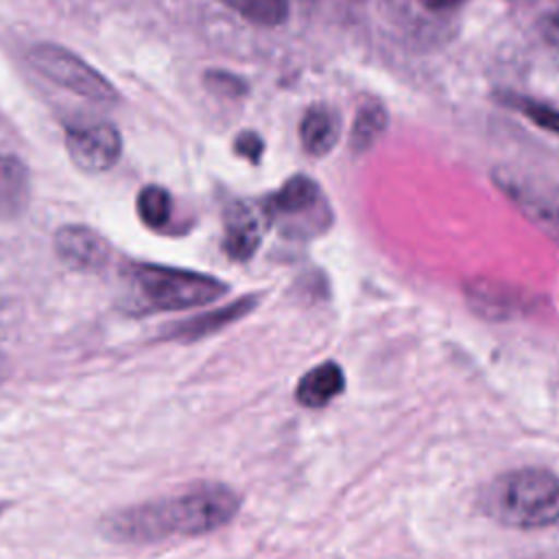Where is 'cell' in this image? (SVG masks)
Returning a JSON list of instances; mask_svg holds the SVG:
<instances>
[{"mask_svg": "<svg viewBox=\"0 0 559 559\" xmlns=\"http://www.w3.org/2000/svg\"><path fill=\"white\" fill-rule=\"evenodd\" d=\"M31 68L41 74L46 81L81 96L94 105H116L120 103L118 87L94 66H90L81 55L74 50L52 44L39 41L28 50Z\"/></svg>", "mask_w": 559, "mask_h": 559, "instance_id": "4", "label": "cell"}, {"mask_svg": "<svg viewBox=\"0 0 559 559\" xmlns=\"http://www.w3.org/2000/svg\"><path fill=\"white\" fill-rule=\"evenodd\" d=\"M338 135H341V118L330 105L314 103L304 111L299 122V142L308 155L312 157L328 155L336 146Z\"/></svg>", "mask_w": 559, "mask_h": 559, "instance_id": "11", "label": "cell"}, {"mask_svg": "<svg viewBox=\"0 0 559 559\" xmlns=\"http://www.w3.org/2000/svg\"><path fill=\"white\" fill-rule=\"evenodd\" d=\"M264 214L255 212L247 203H231L223 218V251L234 262H247L262 245Z\"/></svg>", "mask_w": 559, "mask_h": 559, "instance_id": "9", "label": "cell"}, {"mask_svg": "<svg viewBox=\"0 0 559 559\" xmlns=\"http://www.w3.org/2000/svg\"><path fill=\"white\" fill-rule=\"evenodd\" d=\"M63 142L70 162L87 175L107 173L122 155V135L116 124L105 120L68 124Z\"/></svg>", "mask_w": 559, "mask_h": 559, "instance_id": "6", "label": "cell"}, {"mask_svg": "<svg viewBox=\"0 0 559 559\" xmlns=\"http://www.w3.org/2000/svg\"><path fill=\"white\" fill-rule=\"evenodd\" d=\"M205 85L216 92V94H223V96H240L245 94L247 85L240 76L236 74H229V72H223V70H210L205 72Z\"/></svg>", "mask_w": 559, "mask_h": 559, "instance_id": "19", "label": "cell"}, {"mask_svg": "<svg viewBox=\"0 0 559 559\" xmlns=\"http://www.w3.org/2000/svg\"><path fill=\"white\" fill-rule=\"evenodd\" d=\"M518 107L537 127H544L546 131L559 135V109H555V107H550L546 103L533 100V98H520Z\"/></svg>", "mask_w": 559, "mask_h": 559, "instance_id": "17", "label": "cell"}, {"mask_svg": "<svg viewBox=\"0 0 559 559\" xmlns=\"http://www.w3.org/2000/svg\"><path fill=\"white\" fill-rule=\"evenodd\" d=\"M264 151H266L264 138L253 129H245L234 138V153L247 159L249 164H260L264 157Z\"/></svg>", "mask_w": 559, "mask_h": 559, "instance_id": "18", "label": "cell"}, {"mask_svg": "<svg viewBox=\"0 0 559 559\" xmlns=\"http://www.w3.org/2000/svg\"><path fill=\"white\" fill-rule=\"evenodd\" d=\"M345 391V373L338 362L325 360L306 371L297 386L295 400L306 408H323Z\"/></svg>", "mask_w": 559, "mask_h": 559, "instance_id": "12", "label": "cell"}, {"mask_svg": "<svg viewBox=\"0 0 559 559\" xmlns=\"http://www.w3.org/2000/svg\"><path fill=\"white\" fill-rule=\"evenodd\" d=\"M240 17L258 26H277L288 17V0H221Z\"/></svg>", "mask_w": 559, "mask_h": 559, "instance_id": "16", "label": "cell"}, {"mask_svg": "<svg viewBox=\"0 0 559 559\" xmlns=\"http://www.w3.org/2000/svg\"><path fill=\"white\" fill-rule=\"evenodd\" d=\"M496 186L535 223L548 238L559 245V186L528 173L500 168L493 173Z\"/></svg>", "mask_w": 559, "mask_h": 559, "instance_id": "5", "label": "cell"}, {"mask_svg": "<svg viewBox=\"0 0 559 559\" xmlns=\"http://www.w3.org/2000/svg\"><path fill=\"white\" fill-rule=\"evenodd\" d=\"M135 212L144 227L162 231L173 216V197L159 183H146L135 197Z\"/></svg>", "mask_w": 559, "mask_h": 559, "instance_id": "14", "label": "cell"}, {"mask_svg": "<svg viewBox=\"0 0 559 559\" xmlns=\"http://www.w3.org/2000/svg\"><path fill=\"white\" fill-rule=\"evenodd\" d=\"M129 271L133 286L148 312H170L207 306L229 290L227 282L192 269L155 262H133Z\"/></svg>", "mask_w": 559, "mask_h": 559, "instance_id": "3", "label": "cell"}, {"mask_svg": "<svg viewBox=\"0 0 559 559\" xmlns=\"http://www.w3.org/2000/svg\"><path fill=\"white\" fill-rule=\"evenodd\" d=\"M31 201L28 166L11 153H0V221L17 218Z\"/></svg>", "mask_w": 559, "mask_h": 559, "instance_id": "13", "label": "cell"}, {"mask_svg": "<svg viewBox=\"0 0 559 559\" xmlns=\"http://www.w3.org/2000/svg\"><path fill=\"white\" fill-rule=\"evenodd\" d=\"M57 258L79 273H98L111 260L109 240L94 227L81 223L61 225L52 236Z\"/></svg>", "mask_w": 559, "mask_h": 559, "instance_id": "7", "label": "cell"}, {"mask_svg": "<svg viewBox=\"0 0 559 559\" xmlns=\"http://www.w3.org/2000/svg\"><path fill=\"white\" fill-rule=\"evenodd\" d=\"M426 7L430 9H450V7H456L461 4L463 0H421Z\"/></svg>", "mask_w": 559, "mask_h": 559, "instance_id": "20", "label": "cell"}, {"mask_svg": "<svg viewBox=\"0 0 559 559\" xmlns=\"http://www.w3.org/2000/svg\"><path fill=\"white\" fill-rule=\"evenodd\" d=\"M4 511H7V502H2V500H0V515H2Z\"/></svg>", "mask_w": 559, "mask_h": 559, "instance_id": "21", "label": "cell"}, {"mask_svg": "<svg viewBox=\"0 0 559 559\" xmlns=\"http://www.w3.org/2000/svg\"><path fill=\"white\" fill-rule=\"evenodd\" d=\"M319 201H321V190L317 181L308 175H293L262 201L260 212L271 223L275 218L310 212Z\"/></svg>", "mask_w": 559, "mask_h": 559, "instance_id": "10", "label": "cell"}, {"mask_svg": "<svg viewBox=\"0 0 559 559\" xmlns=\"http://www.w3.org/2000/svg\"><path fill=\"white\" fill-rule=\"evenodd\" d=\"M240 493L216 480L190 485L107 513L100 533L118 544H159L166 539L201 537L227 526L240 511Z\"/></svg>", "mask_w": 559, "mask_h": 559, "instance_id": "1", "label": "cell"}, {"mask_svg": "<svg viewBox=\"0 0 559 559\" xmlns=\"http://www.w3.org/2000/svg\"><path fill=\"white\" fill-rule=\"evenodd\" d=\"M487 515L504 526L544 528L559 522V476L548 469H515L483 493Z\"/></svg>", "mask_w": 559, "mask_h": 559, "instance_id": "2", "label": "cell"}, {"mask_svg": "<svg viewBox=\"0 0 559 559\" xmlns=\"http://www.w3.org/2000/svg\"><path fill=\"white\" fill-rule=\"evenodd\" d=\"M386 129V109L378 100H365L354 118L352 133H349V146L356 153L367 151Z\"/></svg>", "mask_w": 559, "mask_h": 559, "instance_id": "15", "label": "cell"}, {"mask_svg": "<svg viewBox=\"0 0 559 559\" xmlns=\"http://www.w3.org/2000/svg\"><path fill=\"white\" fill-rule=\"evenodd\" d=\"M260 301H262V293L242 295L225 306H218L214 310H207L203 314H197V317L175 323L173 328H168L164 332V341H179V343L201 341V338L216 334V332L225 330L227 325L245 319L249 312H253L258 308Z\"/></svg>", "mask_w": 559, "mask_h": 559, "instance_id": "8", "label": "cell"}]
</instances>
